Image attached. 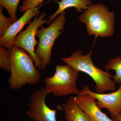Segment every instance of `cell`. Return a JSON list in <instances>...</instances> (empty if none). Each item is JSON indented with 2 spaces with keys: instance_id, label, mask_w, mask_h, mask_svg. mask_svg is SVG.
Here are the masks:
<instances>
[{
  "instance_id": "obj_1",
  "label": "cell",
  "mask_w": 121,
  "mask_h": 121,
  "mask_svg": "<svg viewBox=\"0 0 121 121\" xmlns=\"http://www.w3.org/2000/svg\"><path fill=\"white\" fill-rule=\"evenodd\" d=\"M10 50L11 75L8 80L9 88L17 90L26 84L39 82L41 79V73L36 69L30 55L25 50L14 45Z\"/></svg>"
},
{
  "instance_id": "obj_2",
  "label": "cell",
  "mask_w": 121,
  "mask_h": 121,
  "mask_svg": "<svg viewBox=\"0 0 121 121\" xmlns=\"http://www.w3.org/2000/svg\"><path fill=\"white\" fill-rule=\"evenodd\" d=\"M91 53V50L88 54L83 55L82 51L78 50L62 60L77 71L82 72L90 76L95 83L96 93L103 94L106 91H114L116 83L111 79L112 75L108 71H104L95 66L92 61Z\"/></svg>"
},
{
  "instance_id": "obj_3",
  "label": "cell",
  "mask_w": 121,
  "mask_h": 121,
  "mask_svg": "<svg viewBox=\"0 0 121 121\" xmlns=\"http://www.w3.org/2000/svg\"><path fill=\"white\" fill-rule=\"evenodd\" d=\"M115 15L101 3L90 5L78 19L86 26L88 35L101 37H110L114 32Z\"/></svg>"
},
{
  "instance_id": "obj_4",
  "label": "cell",
  "mask_w": 121,
  "mask_h": 121,
  "mask_svg": "<svg viewBox=\"0 0 121 121\" xmlns=\"http://www.w3.org/2000/svg\"><path fill=\"white\" fill-rule=\"evenodd\" d=\"M66 14V12L64 11L48 27L42 26L37 30L36 36L39 39V43L35 53L41 62V70H44L51 62L55 41L62 33L65 28Z\"/></svg>"
},
{
  "instance_id": "obj_5",
  "label": "cell",
  "mask_w": 121,
  "mask_h": 121,
  "mask_svg": "<svg viewBox=\"0 0 121 121\" xmlns=\"http://www.w3.org/2000/svg\"><path fill=\"white\" fill-rule=\"evenodd\" d=\"M78 72L67 64L56 65L54 75L46 77L44 80L46 93L58 97L78 95L80 91L76 82Z\"/></svg>"
},
{
  "instance_id": "obj_6",
  "label": "cell",
  "mask_w": 121,
  "mask_h": 121,
  "mask_svg": "<svg viewBox=\"0 0 121 121\" xmlns=\"http://www.w3.org/2000/svg\"><path fill=\"white\" fill-rule=\"evenodd\" d=\"M47 16V14L43 12L35 17L27 28L17 36L13 42V46L23 49L30 55L39 70L41 69V64L35 53V47L39 43L35 37L39 27L47 22L48 19H43Z\"/></svg>"
},
{
  "instance_id": "obj_7",
  "label": "cell",
  "mask_w": 121,
  "mask_h": 121,
  "mask_svg": "<svg viewBox=\"0 0 121 121\" xmlns=\"http://www.w3.org/2000/svg\"><path fill=\"white\" fill-rule=\"evenodd\" d=\"M47 95L44 86L36 90L30 95L28 104L29 109L26 114L32 121H58L56 109H51L46 104Z\"/></svg>"
},
{
  "instance_id": "obj_8",
  "label": "cell",
  "mask_w": 121,
  "mask_h": 121,
  "mask_svg": "<svg viewBox=\"0 0 121 121\" xmlns=\"http://www.w3.org/2000/svg\"><path fill=\"white\" fill-rule=\"evenodd\" d=\"M79 93L86 94L97 100L96 104L101 109L108 110L112 118L121 113V85L117 91L112 93L99 94L91 90L88 86H84Z\"/></svg>"
},
{
  "instance_id": "obj_9",
  "label": "cell",
  "mask_w": 121,
  "mask_h": 121,
  "mask_svg": "<svg viewBox=\"0 0 121 121\" xmlns=\"http://www.w3.org/2000/svg\"><path fill=\"white\" fill-rule=\"evenodd\" d=\"M39 7L26 10L19 19L11 24L0 38V46L10 50L13 46V41L17 34L26 25L30 23L32 18L39 14Z\"/></svg>"
},
{
  "instance_id": "obj_10",
  "label": "cell",
  "mask_w": 121,
  "mask_h": 121,
  "mask_svg": "<svg viewBox=\"0 0 121 121\" xmlns=\"http://www.w3.org/2000/svg\"><path fill=\"white\" fill-rule=\"evenodd\" d=\"M75 99L78 105L89 116L91 121H114L102 112L94 97L79 93Z\"/></svg>"
},
{
  "instance_id": "obj_11",
  "label": "cell",
  "mask_w": 121,
  "mask_h": 121,
  "mask_svg": "<svg viewBox=\"0 0 121 121\" xmlns=\"http://www.w3.org/2000/svg\"><path fill=\"white\" fill-rule=\"evenodd\" d=\"M62 106L66 121H91L89 116L76 101L75 97L70 96Z\"/></svg>"
},
{
  "instance_id": "obj_12",
  "label": "cell",
  "mask_w": 121,
  "mask_h": 121,
  "mask_svg": "<svg viewBox=\"0 0 121 121\" xmlns=\"http://www.w3.org/2000/svg\"><path fill=\"white\" fill-rule=\"evenodd\" d=\"M58 4L59 7L56 12L48 18L46 23L50 25L57 16L69 8H75L76 11L81 12L82 10H86L87 7L91 4V0H61L60 1H55Z\"/></svg>"
},
{
  "instance_id": "obj_13",
  "label": "cell",
  "mask_w": 121,
  "mask_h": 121,
  "mask_svg": "<svg viewBox=\"0 0 121 121\" xmlns=\"http://www.w3.org/2000/svg\"><path fill=\"white\" fill-rule=\"evenodd\" d=\"M104 69L106 71L114 70L115 74L112 76L113 80L116 83L121 85V55L114 59H108V62L104 66Z\"/></svg>"
},
{
  "instance_id": "obj_14",
  "label": "cell",
  "mask_w": 121,
  "mask_h": 121,
  "mask_svg": "<svg viewBox=\"0 0 121 121\" xmlns=\"http://www.w3.org/2000/svg\"><path fill=\"white\" fill-rule=\"evenodd\" d=\"M20 0H0V5L8 12L10 17L15 22L17 20L16 16L18 5Z\"/></svg>"
},
{
  "instance_id": "obj_15",
  "label": "cell",
  "mask_w": 121,
  "mask_h": 121,
  "mask_svg": "<svg viewBox=\"0 0 121 121\" xmlns=\"http://www.w3.org/2000/svg\"><path fill=\"white\" fill-rule=\"evenodd\" d=\"M11 55L10 50L0 46V67L4 70L10 72Z\"/></svg>"
},
{
  "instance_id": "obj_16",
  "label": "cell",
  "mask_w": 121,
  "mask_h": 121,
  "mask_svg": "<svg viewBox=\"0 0 121 121\" xmlns=\"http://www.w3.org/2000/svg\"><path fill=\"white\" fill-rule=\"evenodd\" d=\"M2 7L0 5V37H2L7 29L12 24L13 20L11 17H6L2 13Z\"/></svg>"
},
{
  "instance_id": "obj_17",
  "label": "cell",
  "mask_w": 121,
  "mask_h": 121,
  "mask_svg": "<svg viewBox=\"0 0 121 121\" xmlns=\"http://www.w3.org/2000/svg\"><path fill=\"white\" fill-rule=\"evenodd\" d=\"M45 0H24L20 6V12H24L26 10L39 7ZM56 1V0H54Z\"/></svg>"
},
{
  "instance_id": "obj_18",
  "label": "cell",
  "mask_w": 121,
  "mask_h": 121,
  "mask_svg": "<svg viewBox=\"0 0 121 121\" xmlns=\"http://www.w3.org/2000/svg\"><path fill=\"white\" fill-rule=\"evenodd\" d=\"M112 119L114 121H121V113Z\"/></svg>"
}]
</instances>
